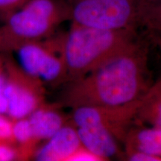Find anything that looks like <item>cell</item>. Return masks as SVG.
I'll return each instance as SVG.
<instances>
[{
	"label": "cell",
	"instance_id": "6da1fadb",
	"mask_svg": "<svg viewBox=\"0 0 161 161\" xmlns=\"http://www.w3.org/2000/svg\"><path fill=\"white\" fill-rule=\"evenodd\" d=\"M140 38L130 47L84 77L69 81L63 103L80 106L122 105L140 99L152 86L148 48Z\"/></svg>",
	"mask_w": 161,
	"mask_h": 161
},
{
	"label": "cell",
	"instance_id": "7a4b0ae2",
	"mask_svg": "<svg viewBox=\"0 0 161 161\" xmlns=\"http://www.w3.org/2000/svg\"><path fill=\"white\" fill-rule=\"evenodd\" d=\"M139 38L136 29H98L71 23L63 38L68 82L96 69L128 49Z\"/></svg>",
	"mask_w": 161,
	"mask_h": 161
},
{
	"label": "cell",
	"instance_id": "3957f363",
	"mask_svg": "<svg viewBox=\"0 0 161 161\" xmlns=\"http://www.w3.org/2000/svg\"><path fill=\"white\" fill-rule=\"evenodd\" d=\"M71 15L65 0H31L10 15L3 27L7 46L40 41L54 35Z\"/></svg>",
	"mask_w": 161,
	"mask_h": 161
},
{
	"label": "cell",
	"instance_id": "277c9868",
	"mask_svg": "<svg viewBox=\"0 0 161 161\" xmlns=\"http://www.w3.org/2000/svg\"><path fill=\"white\" fill-rule=\"evenodd\" d=\"M72 23L105 29H137L142 0H65Z\"/></svg>",
	"mask_w": 161,
	"mask_h": 161
},
{
	"label": "cell",
	"instance_id": "5b68a950",
	"mask_svg": "<svg viewBox=\"0 0 161 161\" xmlns=\"http://www.w3.org/2000/svg\"><path fill=\"white\" fill-rule=\"evenodd\" d=\"M64 35L20 44L15 48L19 68L26 74L52 85L68 82L63 52Z\"/></svg>",
	"mask_w": 161,
	"mask_h": 161
},
{
	"label": "cell",
	"instance_id": "8992f818",
	"mask_svg": "<svg viewBox=\"0 0 161 161\" xmlns=\"http://www.w3.org/2000/svg\"><path fill=\"white\" fill-rule=\"evenodd\" d=\"M141 98L122 105L73 108L69 117L70 122L75 127H93L106 130L116 140L123 142L133 119L136 118Z\"/></svg>",
	"mask_w": 161,
	"mask_h": 161
},
{
	"label": "cell",
	"instance_id": "52a82bcc",
	"mask_svg": "<svg viewBox=\"0 0 161 161\" xmlns=\"http://www.w3.org/2000/svg\"><path fill=\"white\" fill-rule=\"evenodd\" d=\"M6 72L7 116L13 120L28 117L44 103L43 83L15 66H8Z\"/></svg>",
	"mask_w": 161,
	"mask_h": 161
},
{
	"label": "cell",
	"instance_id": "ba28073f",
	"mask_svg": "<svg viewBox=\"0 0 161 161\" xmlns=\"http://www.w3.org/2000/svg\"><path fill=\"white\" fill-rule=\"evenodd\" d=\"M81 147L76 128L69 122L35 151L34 158L37 161H69Z\"/></svg>",
	"mask_w": 161,
	"mask_h": 161
},
{
	"label": "cell",
	"instance_id": "9c48e42d",
	"mask_svg": "<svg viewBox=\"0 0 161 161\" xmlns=\"http://www.w3.org/2000/svg\"><path fill=\"white\" fill-rule=\"evenodd\" d=\"M82 146L98 157L102 161L115 157L124 156L120 152L117 140L106 130L93 127H75Z\"/></svg>",
	"mask_w": 161,
	"mask_h": 161
},
{
	"label": "cell",
	"instance_id": "30bf717a",
	"mask_svg": "<svg viewBox=\"0 0 161 161\" xmlns=\"http://www.w3.org/2000/svg\"><path fill=\"white\" fill-rule=\"evenodd\" d=\"M34 136L38 142L47 140L62 127L70 122L69 117L53 105L42 104L28 116Z\"/></svg>",
	"mask_w": 161,
	"mask_h": 161
},
{
	"label": "cell",
	"instance_id": "8fae6325",
	"mask_svg": "<svg viewBox=\"0 0 161 161\" xmlns=\"http://www.w3.org/2000/svg\"><path fill=\"white\" fill-rule=\"evenodd\" d=\"M123 142L125 148L146 152L161 159V128L130 127Z\"/></svg>",
	"mask_w": 161,
	"mask_h": 161
},
{
	"label": "cell",
	"instance_id": "7c38bea8",
	"mask_svg": "<svg viewBox=\"0 0 161 161\" xmlns=\"http://www.w3.org/2000/svg\"><path fill=\"white\" fill-rule=\"evenodd\" d=\"M136 118L161 128V80L152 84L141 98Z\"/></svg>",
	"mask_w": 161,
	"mask_h": 161
},
{
	"label": "cell",
	"instance_id": "4fadbf2b",
	"mask_svg": "<svg viewBox=\"0 0 161 161\" xmlns=\"http://www.w3.org/2000/svg\"><path fill=\"white\" fill-rule=\"evenodd\" d=\"M139 27H144L150 35L161 37V0H142Z\"/></svg>",
	"mask_w": 161,
	"mask_h": 161
},
{
	"label": "cell",
	"instance_id": "5bb4252c",
	"mask_svg": "<svg viewBox=\"0 0 161 161\" xmlns=\"http://www.w3.org/2000/svg\"><path fill=\"white\" fill-rule=\"evenodd\" d=\"M31 0H0V20L5 22L8 17Z\"/></svg>",
	"mask_w": 161,
	"mask_h": 161
},
{
	"label": "cell",
	"instance_id": "9a60e30c",
	"mask_svg": "<svg viewBox=\"0 0 161 161\" xmlns=\"http://www.w3.org/2000/svg\"><path fill=\"white\" fill-rule=\"evenodd\" d=\"M13 119L6 114H0V142L14 144L12 135Z\"/></svg>",
	"mask_w": 161,
	"mask_h": 161
},
{
	"label": "cell",
	"instance_id": "2e32d148",
	"mask_svg": "<svg viewBox=\"0 0 161 161\" xmlns=\"http://www.w3.org/2000/svg\"><path fill=\"white\" fill-rule=\"evenodd\" d=\"M21 160L19 148L14 144L0 142V161Z\"/></svg>",
	"mask_w": 161,
	"mask_h": 161
},
{
	"label": "cell",
	"instance_id": "e0dca14e",
	"mask_svg": "<svg viewBox=\"0 0 161 161\" xmlns=\"http://www.w3.org/2000/svg\"><path fill=\"white\" fill-rule=\"evenodd\" d=\"M124 156L125 160L130 161H161L158 157L130 148H125Z\"/></svg>",
	"mask_w": 161,
	"mask_h": 161
},
{
	"label": "cell",
	"instance_id": "ac0fdd59",
	"mask_svg": "<svg viewBox=\"0 0 161 161\" xmlns=\"http://www.w3.org/2000/svg\"><path fill=\"white\" fill-rule=\"evenodd\" d=\"M81 160H91V161H102L101 159L86 149L83 146L70 158L69 161H81Z\"/></svg>",
	"mask_w": 161,
	"mask_h": 161
},
{
	"label": "cell",
	"instance_id": "d6986e66",
	"mask_svg": "<svg viewBox=\"0 0 161 161\" xmlns=\"http://www.w3.org/2000/svg\"><path fill=\"white\" fill-rule=\"evenodd\" d=\"M8 103L5 92H0V114L7 115Z\"/></svg>",
	"mask_w": 161,
	"mask_h": 161
},
{
	"label": "cell",
	"instance_id": "ffe728a7",
	"mask_svg": "<svg viewBox=\"0 0 161 161\" xmlns=\"http://www.w3.org/2000/svg\"><path fill=\"white\" fill-rule=\"evenodd\" d=\"M6 45V40L4 34L3 28H0V47H5Z\"/></svg>",
	"mask_w": 161,
	"mask_h": 161
},
{
	"label": "cell",
	"instance_id": "44dd1931",
	"mask_svg": "<svg viewBox=\"0 0 161 161\" xmlns=\"http://www.w3.org/2000/svg\"><path fill=\"white\" fill-rule=\"evenodd\" d=\"M151 1H160V0H151Z\"/></svg>",
	"mask_w": 161,
	"mask_h": 161
}]
</instances>
